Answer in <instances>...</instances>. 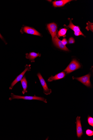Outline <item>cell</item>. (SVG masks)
Returning a JSON list of instances; mask_svg holds the SVG:
<instances>
[{
    "label": "cell",
    "instance_id": "19",
    "mask_svg": "<svg viewBox=\"0 0 93 140\" xmlns=\"http://www.w3.org/2000/svg\"><path fill=\"white\" fill-rule=\"evenodd\" d=\"M75 42V39L72 37L70 38L68 40V43L70 44H72L74 43Z\"/></svg>",
    "mask_w": 93,
    "mask_h": 140
},
{
    "label": "cell",
    "instance_id": "8",
    "mask_svg": "<svg viewBox=\"0 0 93 140\" xmlns=\"http://www.w3.org/2000/svg\"><path fill=\"white\" fill-rule=\"evenodd\" d=\"M52 40L54 44L58 48L63 51H69V49L67 48L65 45L63 44L62 41L58 39L56 36Z\"/></svg>",
    "mask_w": 93,
    "mask_h": 140
},
{
    "label": "cell",
    "instance_id": "20",
    "mask_svg": "<svg viewBox=\"0 0 93 140\" xmlns=\"http://www.w3.org/2000/svg\"><path fill=\"white\" fill-rule=\"evenodd\" d=\"M62 42L63 44H64L65 46L68 43L67 41L66 38L63 39Z\"/></svg>",
    "mask_w": 93,
    "mask_h": 140
},
{
    "label": "cell",
    "instance_id": "17",
    "mask_svg": "<svg viewBox=\"0 0 93 140\" xmlns=\"http://www.w3.org/2000/svg\"><path fill=\"white\" fill-rule=\"evenodd\" d=\"M87 121L89 124L92 127H93V118H92L89 116L88 117Z\"/></svg>",
    "mask_w": 93,
    "mask_h": 140
},
{
    "label": "cell",
    "instance_id": "5",
    "mask_svg": "<svg viewBox=\"0 0 93 140\" xmlns=\"http://www.w3.org/2000/svg\"><path fill=\"white\" fill-rule=\"evenodd\" d=\"M37 76L43 88L44 93L47 95L50 94L52 93V90L48 88L46 82L42 76L41 74L39 73L37 74Z\"/></svg>",
    "mask_w": 93,
    "mask_h": 140
},
{
    "label": "cell",
    "instance_id": "14",
    "mask_svg": "<svg viewBox=\"0 0 93 140\" xmlns=\"http://www.w3.org/2000/svg\"><path fill=\"white\" fill-rule=\"evenodd\" d=\"M21 82L23 91H22V93L24 94L27 92V82L25 76L23 77L21 80Z\"/></svg>",
    "mask_w": 93,
    "mask_h": 140
},
{
    "label": "cell",
    "instance_id": "10",
    "mask_svg": "<svg viewBox=\"0 0 93 140\" xmlns=\"http://www.w3.org/2000/svg\"><path fill=\"white\" fill-rule=\"evenodd\" d=\"M23 31L27 34L41 36V34L34 29L27 26L24 27L23 28Z\"/></svg>",
    "mask_w": 93,
    "mask_h": 140
},
{
    "label": "cell",
    "instance_id": "7",
    "mask_svg": "<svg viewBox=\"0 0 93 140\" xmlns=\"http://www.w3.org/2000/svg\"><path fill=\"white\" fill-rule=\"evenodd\" d=\"M47 29L49 31L53 39L56 35L57 31V24L55 23L48 24L47 25Z\"/></svg>",
    "mask_w": 93,
    "mask_h": 140
},
{
    "label": "cell",
    "instance_id": "15",
    "mask_svg": "<svg viewBox=\"0 0 93 140\" xmlns=\"http://www.w3.org/2000/svg\"><path fill=\"white\" fill-rule=\"evenodd\" d=\"M67 31V29L65 28L62 29L58 32V38L60 37H66V33Z\"/></svg>",
    "mask_w": 93,
    "mask_h": 140
},
{
    "label": "cell",
    "instance_id": "13",
    "mask_svg": "<svg viewBox=\"0 0 93 140\" xmlns=\"http://www.w3.org/2000/svg\"><path fill=\"white\" fill-rule=\"evenodd\" d=\"M26 57L27 58L29 59L32 62H34V59L36 58L38 56H41V54L39 53L32 52H30L29 53H26Z\"/></svg>",
    "mask_w": 93,
    "mask_h": 140
},
{
    "label": "cell",
    "instance_id": "1",
    "mask_svg": "<svg viewBox=\"0 0 93 140\" xmlns=\"http://www.w3.org/2000/svg\"><path fill=\"white\" fill-rule=\"evenodd\" d=\"M11 97L9 98V100L10 101L14 99H22L24 100H37L41 101L45 103H47L46 99L43 97H37L35 96H21L16 95L13 93H11Z\"/></svg>",
    "mask_w": 93,
    "mask_h": 140
},
{
    "label": "cell",
    "instance_id": "6",
    "mask_svg": "<svg viewBox=\"0 0 93 140\" xmlns=\"http://www.w3.org/2000/svg\"><path fill=\"white\" fill-rule=\"evenodd\" d=\"M70 23L67 26L66 25H64V26L67 28H69L75 32L74 34L76 36H79L81 35L84 36V35L81 31L80 27L74 25L72 22L71 20L70 19Z\"/></svg>",
    "mask_w": 93,
    "mask_h": 140
},
{
    "label": "cell",
    "instance_id": "16",
    "mask_svg": "<svg viewBox=\"0 0 93 140\" xmlns=\"http://www.w3.org/2000/svg\"><path fill=\"white\" fill-rule=\"evenodd\" d=\"M87 26L86 28L88 31L90 30L93 32V24L91 23L89 21V22L87 23Z\"/></svg>",
    "mask_w": 93,
    "mask_h": 140
},
{
    "label": "cell",
    "instance_id": "2",
    "mask_svg": "<svg viewBox=\"0 0 93 140\" xmlns=\"http://www.w3.org/2000/svg\"><path fill=\"white\" fill-rule=\"evenodd\" d=\"M81 67L79 63L76 60L73 59L64 71L66 72L67 74H69L80 68Z\"/></svg>",
    "mask_w": 93,
    "mask_h": 140
},
{
    "label": "cell",
    "instance_id": "3",
    "mask_svg": "<svg viewBox=\"0 0 93 140\" xmlns=\"http://www.w3.org/2000/svg\"><path fill=\"white\" fill-rule=\"evenodd\" d=\"M31 69L30 65H26L25 67V70H24V71L22 73L17 76L16 79L12 83L11 86L9 87V89H12L14 86L18 82L21 81L26 73L27 71H30L31 70Z\"/></svg>",
    "mask_w": 93,
    "mask_h": 140
},
{
    "label": "cell",
    "instance_id": "4",
    "mask_svg": "<svg viewBox=\"0 0 93 140\" xmlns=\"http://www.w3.org/2000/svg\"><path fill=\"white\" fill-rule=\"evenodd\" d=\"M91 74H88L86 75L79 78H74L73 77V79H76L78 81L84 84L87 87H91V85L90 82Z\"/></svg>",
    "mask_w": 93,
    "mask_h": 140
},
{
    "label": "cell",
    "instance_id": "18",
    "mask_svg": "<svg viewBox=\"0 0 93 140\" xmlns=\"http://www.w3.org/2000/svg\"><path fill=\"white\" fill-rule=\"evenodd\" d=\"M86 134L88 136H92L93 135V131L90 129H87L86 131Z\"/></svg>",
    "mask_w": 93,
    "mask_h": 140
},
{
    "label": "cell",
    "instance_id": "21",
    "mask_svg": "<svg viewBox=\"0 0 93 140\" xmlns=\"http://www.w3.org/2000/svg\"><path fill=\"white\" fill-rule=\"evenodd\" d=\"M0 38H1L2 39H3V37L1 35V34H0Z\"/></svg>",
    "mask_w": 93,
    "mask_h": 140
},
{
    "label": "cell",
    "instance_id": "11",
    "mask_svg": "<svg viewBox=\"0 0 93 140\" xmlns=\"http://www.w3.org/2000/svg\"><path fill=\"white\" fill-rule=\"evenodd\" d=\"M65 76V73L62 72L56 75L55 76H51L48 79V82H51L53 81L56 80L64 78Z\"/></svg>",
    "mask_w": 93,
    "mask_h": 140
},
{
    "label": "cell",
    "instance_id": "12",
    "mask_svg": "<svg viewBox=\"0 0 93 140\" xmlns=\"http://www.w3.org/2000/svg\"><path fill=\"white\" fill-rule=\"evenodd\" d=\"M71 0H63V1H54L52 2L53 6L55 7L63 6L67 3L71 2Z\"/></svg>",
    "mask_w": 93,
    "mask_h": 140
},
{
    "label": "cell",
    "instance_id": "9",
    "mask_svg": "<svg viewBox=\"0 0 93 140\" xmlns=\"http://www.w3.org/2000/svg\"><path fill=\"white\" fill-rule=\"evenodd\" d=\"M80 118V117L77 116L76 118V122L75 123L76 126L77 136L78 138H81L83 134Z\"/></svg>",
    "mask_w": 93,
    "mask_h": 140
}]
</instances>
